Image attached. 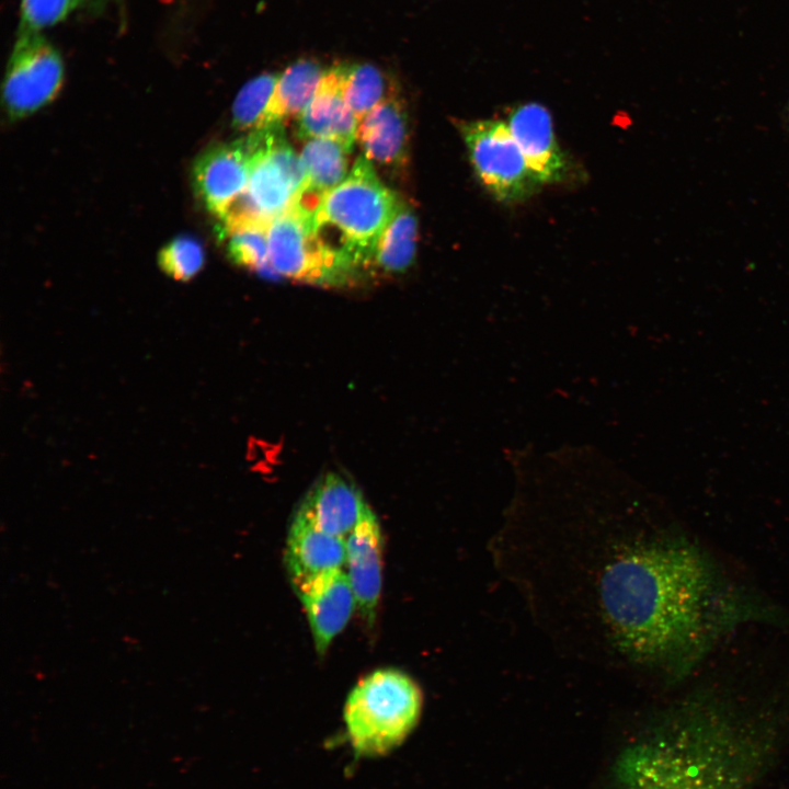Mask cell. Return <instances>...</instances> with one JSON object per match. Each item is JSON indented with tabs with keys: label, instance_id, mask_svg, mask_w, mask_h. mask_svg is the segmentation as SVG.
Listing matches in <instances>:
<instances>
[{
	"label": "cell",
	"instance_id": "1",
	"mask_svg": "<svg viewBox=\"0 0 789 789\" xmlns=\"http://www.w3.org/2000/svg\"><path fill=\"white\" fill-rule=\"evenodd\" d=\"M598 579L604 622L615 645L634 663L684 673L729 622L710 563L688 542H630Z\"/></svg>",
	"mask_w": 789,
	"mask_h": 789
},
{
	"label": "cell",
	"instance_id": "2",
	"mask_svg": "<svg viewBox=\"0 0 789 789\" xmlns=\"http://www.w3.org/2000/svg\"><path fill=\"white\" fill-rule=\"evenodd\" d=\"M776 747L771 725L710 701L677 709L627 746L617 789H754Z\"/></svg>",
	"mask_w": 789,
	"mask_h": 789
},
{
	"label": "cell",
	"instance_id": "3",
	"mask_svg": "<svg viewBox=\"0 0 789 789\" xmlns=\"http://www.w3.org/2000/svg\"><path fill=\"white\" fill-rule=\"evenodd\" d=\"M400 199L358 157L345 180L328 192L313 216L323 241L357 272L368 270L377 241Z\"/></svg>",
	"mask_w": 789,
	"mask_h": 789
},
{
	"label": "cell",
	"instance_id": "4",
	"mask_svg": "<svg viewBox=\"0 0 789 789\" xmlns=\"http://www.w3.org/2000/svg\"><path fill=\"white\" fill-rule=\"evenodd\" d=\"M422 693L407 674L380 668L364 676L350 693L344 722L358 754H385L399 745L416 725Z\"/></svg>",
	"mask_w": 789,
	"mask_h": 789
},
{
	"label": "cell",
	"instance_id": "5",
	"mask_svg": "<svg viewBox=\"0 0 789 789\" xmlns=\"http://www.w3.org/2000/svg\"><path fill=\"white\" fill-rule=\"evenodd\" d=\"M254 152L249 182L224 216L221 231L264 226L285 213L305 186L299 157L287 142L282 125L253 130Z\"/></svg>",
	"mask_w": 789,
	"mask_h": 789
},
{
	"label": "cell",
	"instance_id": "6",
	"mask_svg": "<svg viewBox=\"0 0 789 789\" xmlns=\"http://www.w3.org/2000/svg\"><path fill=\"white\" fill-rule=\"evenodd\" d=\"M315 213L293 204L267 229L270 274L321 286H343L358 272L319 236Z\"/></svg>",
	"mask_w": 789,
	"mask_h": 789
},
{
	"label": "cell",
	"instance_id": "7",
	"mask_svg": "<svg viewBox=\"0 0 789 789\" xmlns=\"http://www.w3.org/2000/svg\"><path fill=\"white\" fill-rule=\"evenodd\" d=\"M459 132L474 174L496 199L519 202L534 193L539 183L507 123L498 119L461 122Z\"/></svg>",
	"mask_w": 789,
	"mask_h": 789
},
{
	"label": "cell",
	"instance_id": "8",
	"mask_svg": "<svg viewBox=\"0 0 789 789\" xmlns=\"http://www.w3.org/2000/svg\"><path fill=\"white\" fill-rule=\"evenodd\" d=\"M65 67L59 50L42 34L19 32L11 52L2 103L9 118H24L59 93Z\"/></svg>",
	"mask_w": 789,
	"mask_h": 789
},
{
	"label": "cell",
	"instance_id": "9",
	"mask_svg": "<svg viewBox=\"0 0 789 789\" xmlns=\"http://www.w3.org/2000/svg\"><path fill=\"white\" fill-rule=\"evenodd\" d=\"M254 152L251 135L213 146L193 164L192 179L204 206L221 218L232 202L247 188Z\"/></svg>",
	"mask_w": 789,
	"mask_h": 789
},
{
	"label": "cell",
	"instance_id": "10",
	"mask_svg": "<svg viewBox=\"0 0 789 789\" xmlns=\"http://www.w3.org/2000/svg\"><path fill=\"white\" fill-rule=\"evenodd\" d=\"M508 128L539 184L559 183L569 173V162L559 147L550 112L539 103L514 107Z\"/></svg>",
	"mask_w": 789,
	"mask_h": 789
},
{
	"label": "cell",
	"instance_id": "11",
	"mask_svg": "<svg viewBox=\"0 0 789 789\" xmlns=\"http://www.w3.org/2000/svg\"><path fill=\"white\" fill-rule=\"evenodd\" d=\"M347 578L356 607L371 625L380 598L382 581V533L379 521L369 507L345 539Z\"/></svg>",
	"mask_w": 789,
	"mask_h": 789
},
{
	"label": "cell",
	"instance_id": "12",
	"mask_svg": "<svg viewBox=\"0 0 789 789\" xmlns=\"http://www.w3.org/2000/svg\"><path fill=\"white\" fill-rule=\"evenodd\" d=\"M285 563L297 593L318 578L346 565L345 539L322 531L295 513L287 537Z\"/></svg>",
	"mask_w": 789,
	"mask_h": 789
},
{
	"label": "cell",
	"instance_id": "13",
	"mask_svg": "<svg viewBox=\"0 0 789 789\" xmlns=\"http://www.w3.org/2000/svg\"><path fill=\"white\" fill-rule=\"evenodd\" d=\"M368 508L352 482L338 473H328L309 489L296 513L322 531L346 539Z\"/></svg>",
	"mask_w": 789,
	"mask_h": 789
},
{
	"label": "cell",
	"instance_id": "14",
	"mask_svg": "<svg viewBox=\"0 0 789 789\" xmlns=\"http://www.w3.org/2000/svg\"><path fill=\"white\" fill-rule=\"evenodd\" d=\"M305 608L316 651L324 654L345 628L356 599L343 569L331 571L297 592Z\"/></svg>",
	"mask_w": 789,
	"mask_h": 789
},
{
	"label": "cell",
	"instance_id": "15",
	"mask_svg": "<svg viewBox=\"0 0 789 789\" xmlns=\"http://www.w3.org/2000/svg\"><path fill=\"white\" fill-rule=\"evenodd\" d=\"M357 124L342 93L341 67L327 70L315 96L297 117L298 136L304 140L333 139L351 151Z\"/></svg>",
	"mask_w": 789,
	"mask_h": 789
},
{
	"label": "cell",
	"instance_id": "16",
	"mask_svg": "<svg viewBox=\"0 0 789 789\" xmlns=\"http://www.w3.org/2000/svg\"><path fill=\"white\" fill-rule=\"evenodd\" d=\"M356 140L371 162L400 167L408 158V117L391 93L358 121Z\"/></svg>",
	"mask_w": 789,
	"mask_h": 789
},
{
	"label": "cell",
	"instance_id": "17",
	"mask_svg": "<svg viewBox=\"0 0 789 789\" xmlns=\"http://www.w3.org/2000/svg\"><path fill=\"white\" fill-rule=\"evenodd\" d=\"M325 72L318 62L309 59L289 65L277 77L273 95L256 129L282 125L287 118L298 117L315 96Z\"/></svg>",
	"mask_w": 789,
	"mask_h": 789
},
{
	"label": "cell",
	"instance_id": "18",
	"mask_svg": "<svg viewBox=\"0 0 789 789\" xmlns=\"http://www.w3.org/2000/svg\"><path fill=\"white\" fill-rule=\"evenodd\" d=\"M416 237V216L412 208L400 199L377 241L368 272L395 274L405 271L415 256Z\"/></svg>",
	"mask_w": 789,
	"mask_h": 789
},
{
	"label": "cell",
	"instance_id": "19",
	"mask_svg": "<svg viewBox=\"0 0 789 789\" xmlns=\"http://www.w3.org/2000/svg\"><path fill=\"white\" fill-rule=\"evenodd\" d=\"M348 152L343 144L333 139L307 140L299 156L305 173V186L301 192L323 197L341 184L348 174Z\"/></svg>",
	"mask_w": 789,
	"mask_h": 789
},
{
	"label": "cell",
	"instance_id": "20",
	"mask_svg": "<svg viewBox=\"0 0 789 789\" xmlns=\"http://www.w3.org/2000/svg\"><path fill=\"white\" fill-rule=\"evenodd\" d=\"M341 72L344 100L357 121L393 93L384 72L371 64L341 66Z\"/></svg>",
	"mask_w": 789,
	"mask_h": 789
},
{
	"label": "cell",
	"instance_id": "21",
	"mask_svg": "<svg viewBox=\"0 0 789 789\" xmlns=\"http://www.w3.org/2000/svg\"><path fill=\"white\" fill-rule=\"evenodd\" d=\"M277 75L262 73L250 81L237 94L232 104V125L241 130H255L273 95Z\"/></svg>",
	"mask_w": 789,
	"mask_h": 789
},
{
	"label": "cell",
	"instance_id": "22",
	"mask_svg": "<svg viewBox=\"0 0 789 789\" xmlns=\"http://www.w3.org/2000/svg\"><path fill=\"white\" fill-rule=\"evenodd\" d=\"M268 227L242 226L224 233L228 237L227 251L236 264L270 274Z\"/></svg>",
	"mask_w": 789,
	"mask_h": 789
},
{
	"label": "cell",
	"instance_id": "23",
	"mask_svg": "<svg viewBox=\"0 0 789 789\" xmlns=\"http://www.w3.org/2000/svg\"><path fill=\"white\" fill-rule=\"evenodd\" d=\"M203 245L192 237H178L164 245L158 255L159 266L178 281H188L204 264Z\"/></svg>",
	"mask_w": 789,
	"mask_h": 789
},
{
	"label": "cell",
	"instance_id": "24",
	"mask_svg": "<svg viewBox=\"0 0 789 789\" xmlns=\"http://www.w3.org/2000/svg\"><path fill=\"white\" fill-rule=\"evenodd\" d=\"M83 0H21L19 32L42 33L62 22Z\"/></svg>",
	"mask_w": 789,
	"mask_h": 789
}]
</instances>
